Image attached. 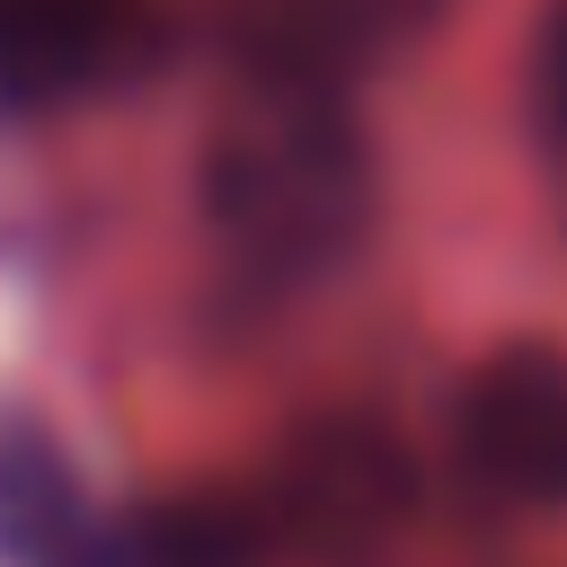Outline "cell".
Returning <instances> with one entry per match:
<instances>
[{"label":"cell","mask_w":567,"mask_h":567,"mask_svg":"<svg viewBox=\"0 0 567 567\" xmlns=\"http://www.w3.org/2000/svg\"><path fill=\"white\" fill-rule=\"evenodd\" d=\"M408 514H416V461L372 416L301 425L284 443V461H275V487H266L275 549H292L310 567H372V558H390Z\"/></svg>","instance_id":"7a4b0ae2"},{"label":"cell","mask_w":567,"mask_h":567,"mask_svg":"<svg viewBox=\"0 0 567 567\" xmlns=\"http://www.w3.org/2000/svg\"><path fill=\"white\" fill-rule=\"evenodd\" d=\"M97 505L71 470V452L53 443V425L35 416H0V558L9 567H80V549L97 540Z\"/></svg>","instance_id":"5b68a950"},{"label":"cell","mask_w":567,"mask_h":567,"mask_svg":"<svg viewBox=\"0 0 567 567\" xmlns=\"http://www.w3.org/2000/svg\"><path fill=\"white\" fill-rule=\"evenodd\" d=\"M452 443L478 496L514 514H558L567 505V354L523 337L496 346L452 408Z\"/></svg>","instance_id":"3957f363"},{"label":"cell","mask_w":567,"mask_h":567,"mask_svg":"<svg viewBox=\"0 0 567 567\" xmlns=\"http://www.w3.org/2000/svg\"><path fill=\"white\" fill-rule=\"evenodd\" d=\"M275 523L248 496L221 487H186V496H151L133 514H106L97 540L80 549V567H275Z\"/></svg>","instance_id":"277c9868"},{"label":"cell","mask_w":567,"mask_h":567,"mask_svg":"<svg viewBox=\"0 0 567 567\" xmlns=\"http://www.w3.org/2000/svg\"><path fill=\"white\" fill-rule=\"evenodd\" d=\"M363 204H372V177H363L354 124L301 71L266 80L213 142V221L230 257L266 284H292L346 257V239L363 230Z\"/></svg>","instance_id":"6da1fadb"},{"label":"cell","mask_w":567,"mask_h":567,"mask_svg":"<svg viewBox=\"0 0 567 567\" xmlns=\"http://www.w3.org/2000/svg\"><path fill=\"white\" fill-rule=\"evenodd\" d=\"M540 124H549V142H558V159H567V9H558V27L540 35Z\"/></svg>","instance_id":"8992f818"}]
</instances>
